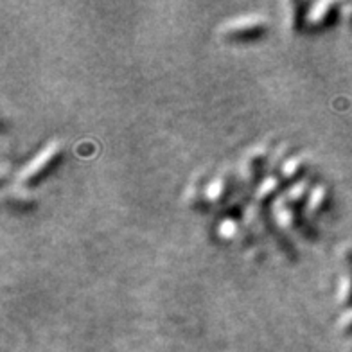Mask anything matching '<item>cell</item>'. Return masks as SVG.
Returning a JSON list of instances; mask_svg holds the SVG:
<instances>
[{"instance_id": "cell-7", "label": "cell", "mask_w": 352, "mask_h": 352, "mask_svg": "<svg viewBox=\"0 0 352 352\" xmlns=\"http://www.w3.org/2000/svg\"><path fill=\"white\" fill-rule=\"evenodd\" d=\"M284 182L280 180V176L277 175H268L264 176L261 184L255 187V205L257 207H266L270 204H277V199L283 196Z\"/></svg>"}, {"instance_id": "cell-11", "label": "cell", "mask_w": 352, "mask_h": 352, "mask_svg": "<svg viewBox=\"0 0 352 352\" xmlns=\"http://www.w3.org/2000/svg\"><path fill=\"white\" fill-rule=\"evenodd\" d=\"M311 4L304 2H287L286 4V25L293 33H300L302 29L307 28V13Z\"/></svg>"}, {"instance_id": "cell-14", "label": "cell", "mask_w": 352, "mask_h": 352, "mask_svg": "<svg viewBox=\"0 0 352 352\" xmlns=\"http://www.w3.org/2000/svg\"><path fill=\"white\" fill-rule=\"evenodd\" d=\"M336 327H338L340 333L345 334V336L352 334V309H349L347 313L338 320V325H336Z\"/></svg>"}, {"instance_id": "cell-5", "label": "cell", "mask_w": 352, "mask_h": 352, "mask_svg": "<svg viewBox=\"0 0 352 352\" xmlns=\"http://www.w3.org/2000/svg\"><path fill=\"white\" fill-rule=\"evenodd\" d=\"M338 19H342V4H336V2L311 4L309 13H307V28L311 31H325L338 22Z\"/></svg>"}, {"instance_id": "cell-1", "label": "cell", "mask_w": 352, "mask_h": 352, "mask_svg": "<svg viewBox=\"0 0 352 352\" xmlns=\"http://www.w3.org/2000/svg\"><path fill=\"white\" fill-rule=\"evenodd\" d=\"M63 155H65V146L60 140H52L51 144H47L45 148L19 173V186L25 189L38 186L60 166Z\"/></svg>"}, {"instance_id": "cell-13", "label": "cell", "mask_w": 352, "mask_h": 352, "mask_svg": "<svg viewBox=\"0 0 352 352\" xmlns=\"http://www.w3.org/2000/svg\"><path fill=\"white\" fill-rule=\"evenodd\" d=\"M338 302L340 306L352 309V268H347L343 272L342 280H340Z\"/></svg>"}, {"instance_id": "cell-2", "label": "cell", "mask_w": 352, "mask_h": 352, "mask_svg": "<svg viewBox=\"0 0 352 352\" xmlns=\"http://www.w3.org/2000/svg\"><path fill=\"white\" fill-rule=\"evenodd\" d=\"M268 33V20L261 14H245L227 20L218 28V34L227 42H252Z\"/></svg>"}, {"instance_id": "cell-9", "label": "cell", "mask_w": 352, "mask_h": 352, "mask_svg": "<svg viewBox=\"0 0 352 352\" xmlns=\"http://www.w3.org/2000/svg\"><path fill=\"white\" fill-rule=\"evenodd\" d=\"M309 171V160L300 155H293L289 160L283 166V169L278 171L277 176H280V180L287 182V184H298V182L304 180V176Z\"/></svg>"}, {"instance_id": "cell-4", "label": "cell", "mask_w": 352, "mask_h": 352, "mask_svg": "<svg viewBox=\"0 0 352 352\" xmlns=\"http://www.w3.org/2000/svg\"><path fill=\"white\" fill-rule=\"evenodd\" d=\"M275 216H277L278 227L284 228V230L298 232L304 237H313V230L315 228L311 227L309 219L306 218V214L302 209H293V207H287L283 204H275Z\"/></svg>"}, {"instance_id": "cell-12", "label": "cell", "mask_w": 352, "mask_h": 352, "mask_svg": "<svg viewBox=\"0 0 352 352\" xmlns=\"http://www.w3.org/2000/svg\"><path fill=\"white\" fill-rule=\"evenodd\" d=\"M4 204L13 210H29L34 207V198L31 192L25 190V187L19 186L13 189H6Z\"/></svg>"}, {"instance_id": "cell-3", "label": "cell", "mask_w": 352, "mask_h": 352, "mask_svg": "<svg viewBox=\"0 0 352 352\" xmlns=\"http://www.w3.org/2000/svg\"><path fill=\"white\" fill-rule=\"evenodd\" d=\"M270 160H272V155L266 146H254L246 151L241 160V167H239V173L246 186H259L266 167L270 166Z\"/></svg>"}, {"instance_id": "cell-8", "label": "cell", "mask_w": 352, "mask_h": 352, "mask_svg": "<svg viewBox=\"0 0 352 352\" xmlns=\"http://www.w3.org/2000/svg\"><path fill=\"white\" fill-rule=\"evenodd\" d=\"M331 205H333V195H331L329 187L324 186V184L313 186L309 199H307V214L313 218H318L331 209Z\"/></svg>"}, {"instance_id": "cell-10", "label": "cell", "mask_w": 352, "mask_h": 352, "mask_svg": "<svg viewBox=\"0 0 352 352\" xmlns=\"http://www.w3.org/2000/svg\"><path fill=\"white\" fill-rule=\"evenodd\" d=\"M207 184H209V180H205L201 176H196L190 180L186 189V196H184L189 209L199 210L205 209V205H209V201H207Z\"/></svg>"}, {"instance_id": "cell-16", "label": "cell", "mask_w": 352, "mask_h": 352, "mask_svg": "<svg viewBox=\"0 0 352 352\" xmlns=\"http://www.w3.org/2000/svg\"><path fill=\"white\" fill-rule=\"evenodd\" d=\"M342 20L352 25V4L342 6Z\"/></svg>"}, {"instance_id": "cell-6", "label": "cell", "mask_w": 352, "mask_h": 352, "mask_svg": "<svg viewBox=\"0 0 352 352\" xmlns=\"http://www.w3.org/2000/svg\"><path fill=\"white\" fill-rule=\"evenodd\" d=\"M234 192H236V178L232 173H218L207 184V201L214 207L230 204Z\"/></svg>"}, {"instance_id": "cell-15", "label": "cell", "mask_w": 352, "mask_h": 352, "mask_svg": "<svg viewBox=\"0 0 352 352\" xmlns=\"http://www.w3.org/2000/svg\"><path fill=\"white\" fill-rule=\"evenodd\" d=\"M340 263L343 264V268H352V245H345L340 250Z\"/></svg>"}]
</instances>
